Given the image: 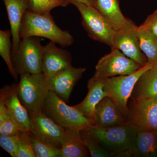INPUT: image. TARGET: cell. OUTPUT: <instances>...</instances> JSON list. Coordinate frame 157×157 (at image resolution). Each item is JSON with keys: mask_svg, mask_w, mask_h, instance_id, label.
<instances>
[{"mask_svg": "<svg viewBox=\"0 0 157 157\" xmlns=\"http://www.w3.org/2000/svg\"><path fill=\"white\" fill-rule=\"evenodd\" d=\"M29 133L22 132L19 135L16 157H36L30 140Z\"/></svg>", "mask_w": 157, "mask_h": 157, "instance_id": "obj_27", "label": "cell"}, {"mask_svg": "<svg viewBox=\"0 0 157 157\" xmlns=\"http://www.w3.org/2000/svg\"><path fill=\"white\" fill-rule=\"evenodd\" d=\"M18 83L3 86L0 90V101L6 105L22 132L32 133L30 117L19 101Z\"/></svg>", "mask_w": 157, "mask_h": 157, "instance_id": "obj_12", "label": "cell"}, {"mask_svg": "<svg viewBox=\"0 0 157 157\" xmlns=\"http://www.w3.org/2000/svg\"><path fill=\"white\" fill-rule=\"evenodd\" d=\"M82 143L92 157H111L110 154L103 147L96 137L86 129L80 131Z\"/></svg>", "mask_w": 157, "mask_h": 157, "instance_id": "obj_26", "label": "cell"}, {"mask_svg": "<svg viewBox=\"0 0 157 157\" xmlns=\"http://www.w3.org/2000/svg\"><path fill=\"white\" fill-rule=\"evenodd\" d=\"M71 4L81 14L82 24L89 36L112 47L115 30L100 11L95 7L79 2H73Z\"/></svg>", "mask_w": 157, "mask_h": 157, "instance_id": "obj_6", "label": "cell"}, {"mask_svg": "<svg viewBox=\"0 0 157 157\" xmlns=\"http://www.w3.org/2000/svg\"><path fill=\"white\" fill-rule=\"evenodd\" d=\"M32 124V133H36L49 139L61 148L65 131L43 112L29 115Z\"/></svg>", "mask_w": 157, "mask_h": 157, "instance_id": "obj_15", "label": "cell"}, {"mask_svg": "<svg viewBox=\"0 0 157 157\" xmlns=\"http://www.w3.org/2000/svg\"><path fill=\"white\" fill-rule=\"evenodd\" d=\"M87 88L88 92L83 101L74 107L93 121L97 105L107 94L104 90L103 78L93 76L88 82Z\"/></svg>", "mask_w": 157, "mask_h": 157, "instance_id": "obj_16", "label": "cell"}, {"mask_svg": "<svg viewBox=\"0 0 157 157\" xmlns=\"http://www.w3.org/2000/svg\"><path fill=\"white\" fill-rule=\"evenodd\" d=\"M9 18L12 43L11 56L17 50L20 42V27L24 15L28 8V0H3Z\"/></svg>", "mask_w": 157, "mask_h": 157, "instance_id": "obj_17", "label": "cell"}, {"mask_svg": "<svg viewBox=\"0 0 157 157\" xmlns=\"http://www.w3.org/2000/svg\"><path fill=\"white\" fill-rule=\"evenodd\" d=\"M30 140L37 157H61V149L51 140L36 133H31Z\"/></svg>", "mask_w": 157, "mask_h": 157, "instance_id": "obj_22", "label": "cell"}, {"mask_svg": "<svg viewBox=\"0 0 157 157\" xmlns=\"http://www.w3.org/2000/svg\"><path fill=\"white\" fill-rule=\"evenodd\" d=\"M93 122V126L104 128L128 124L126 117L108 96L103 98L97 105Z\"/></svg>", "mask_w": 157, "mask_h": 157, "instance_id": "obj_14", "label": "cell"}, {"mask_svg": "<svg viewBox=\"0 0 157 157\" xmlns=\"http://www.w3.org/2000/svg\"><path fill=\"white\" fill-rule=\"evenodd\" d=\"M16 52L11 55L13 67L18 75L42 73L44 46L39 37L21 39Z\"/></svg>", "mask_w": 157, "mask_h": 157, "instance_id": "obj_5", "label": "cell"}, {"mask_svg": "<svg viewBox=\"0 0 157 157\" xmlns=\"http://www.w3.org/2000/svg\"><path fill=\"white\" fill-rule=\"evenodd\" d=\"M111 48V52L101 58L96 65L94 77L106 78L130 75L143 67L117 48Z\"/></svg>", "mask_w": 157, "mask_h": 157, "instance_id": "obj_8", "label": "cell"}, {"mask_svg": "<svg viewBox=\"0 0 157 157\" xmlns=\"http://www.w3.org/2000/svg\"><path fill=\"white\" fill-rule=\"evenodd\" d=\"M140 48L148 59L153 64L157 62V38L151 31L143 25L137 27Z\"/></svg>", "mask_w": 157, "mask_h": 157, "instance_id": "obj_23", "label": "cell"}, {"mask_svg": "<svg viewBox=\"0 0 157 157\" xmlns=\"http://www.w3.org/2000/svg\"><path fill=\"white\" fill-rule=\"evenodd\" d=\"M80 131L65 128L61 146V157L88 156V150L82 140Z\"/></svg>", "mask_w": 157, "mask_h": 157, "instance_id": "obj_19", "label": "cell"}, {"mask_svg": "<svg viewBox=\"0 0 157 157\" xmlns=\"http://www.w3.org/2000/svg\"><path fill=\"white\" fill-rule=\"evenodd\" d=\"M157 97V62L140 76L135 83L131 99L148 100Z\"/></svg>", "mask_w": 157, "mask_h": 157, "instance_id": "obj_18", "label": "cell"}, {"mask_svg": "<svg viewBox=\"0 0 157 157\" xmlns=\"http://www.w3.org/2000/svg\"><path fill=\"white\" fill-rule=\"evenodd\" d=\"M42 112L65 128L81 131L93 125L92 121L73 106H69L55 93L49 91Z\"/></svg>", "mask_w": 157, "mask_h": 157, "instance_id": "obj_3", "label": "cell"}, {"mask_svg": "<svg viewBox=\"0 0 157 157\" xmlns=\"http://www.w3.org/2000/svg\"><path fill=\"white\" fill-rule=\"evenodd\" d=\"M49 91L46 78L42 73L20 75L17 95L29 115L42 112Z\"/></svg>", "mask_w": 157, "mask_h": 157, "instance_id": "obj_2", "label": "cell"}, {"mask_svg": "<svg viewBox=\"0 0 157 157\" xmlns=\"http://www.w3.org/2000/svg\"><path fill=\"white\" fill-rule=\"evenodd\" d=\"M70 2V4L73 2H77L83 3L87 6H92L97 8V0H64Z\"/></svg>", "mask_w": 157, "mask_h": 157, "instance_id": "obj_31", "label": "cell"}, {"mask_svg": "<svg viewBox=\"0 0 157 157\" xmlns=\"http://www.w3.org/2000/svg\"><path fill=\"white\" fill-rule=\"evenodd\" d=\"M70 4L64 0H28L27 10L37 14H47L54 8L65 7Z\"/></svg>", "mask_w": 157, "mask_h": 157, "instance_id": "obj_25", "label": "cell"}, {"mask_svg": "<svg viewBox=\"0 0 157 157\" xmlns=\"http://www.w3.org/2000/svg\"><path fill=\"white\" fill-rule=\"evenodd\" d=\"M19 126L12 116L0 123L1 135L13 136L19 135L22 132Z\"/></svg>", "mask_w": 157, "mask_h": 157, "instance_id": "obj_28", "label": "cell"}, {"mask_svg": "<svg viewBox=\"0 0 157 157\" xmlns=\"http://www.w3.org/2000/svg\"><path fill=\"white\" fill-rule=\"evenodd\" d=\"M19 36L21 39L30 36L43 37L63 48L72 45L74 38L67 31L56 25L51 13L41 14L27 10L23 17Z\"/></svg>", "mask_w": 157, "mask_h": 157, "instance_id": "obj_1", "label": "cell"}, {"mask_svg": "<svg viewBox=\"0 0 157 157\" xmlns=\"http://www.w3.org/2000/svg\"><path fill=\"white\" fill-rule=\"evenodd\" d=\"M142 25L151 31L157 38V9L148 15Z\"/></svg>", "mask_w": 157, "mask_h": 157, "instance_id": "obj_30", "label": "cell"}, {"mask_svg": "<svg viewBox=\"0 0 157 157\" xmlns=\"http://www.w3.org/2000/svg\"><path fill=\"white\" fill-rule=\"evenodd\" d=\"M137 27L132 21L115 31L111 48H117L128 58L144 67L148 63V59L140 48Z\"/></svg>", "mask_w": 157, "mask_h": 157, "instance_id": "obj_10", "label": "cell"}, {"mask_svg": "<svg viewBox=\"0 0 157 157\" xmlns=\"http://www.w3.org/2000/svg\"><path fill=\"white\" fill-rule=\"evenodd\" d=\"M11 29L0 31V55L8 67L9 72L16 81L18 80V74L13 67L11 59Z\"/></svg>", "mask_w": 157, "mask_h": 157, "instance_id": "obj_24", "label": "cell"}, {"mask_svg": "<svg viewBox=\"0 0 157 157\" xmlns=\"http://www.w3.org/2000/svg\"><path fill=\"white\" fill-rule=\"evenodd\" d=\"M86 70L85 68L72 66L51 76H45L49 90L65 102H68L73 88Z\"/></svg>", "mask_w": 157, "mask_h": 157, "instance_id": "obj_11", "label": "cell"}, {"mask_svg": "<svg viewBox=\"0 0 157 157\" xmlns=\"http://www.w3.org/2000/svg\"><path fill=\"white\" fill-rule=\"evenodd\" d=\"M151 65L148 63L131 75L103 78L104 89L107 96L112 99L126 118L128 113V101L135 83L141 74Z\"/></svg>", "mask_w": 157, "mask_h": 157, "instance_id": "obj_7", "label": "cell"}, {"mask_svg": "<svg viewBox=\"0 0 157 157\" xmlns=\"http://www.w3.org/2000/svg\"><path fill=\"white\" fill-rule=\"evenodd\" d=\"M98 139L101 146L111 155L131 149L135 144L137 132L128 124L109 128L91 126L86 129Z\"/></svg>", "mask_w": 157, "mask_h": 157, "instance_id": "obj_4", "label": "cell"}, {"mask_svg": "<svg viewBox=\"0 0 157 157\" xmlns=\"http://www.w3.org/2000/svg\"><path fill=\"white\" fill-rule=\"evenodd\" d=\"M56 44L50 41L44 46L42 73L45 76H51L73 66L71 53L58 47Z\"/></svg>", "mask_w": 157, "mask_h": 157, "instance_id": "obj_13", "label": "cell"}, {"mask_svg": "<svg viewBox=\"0 0 157 157\" xmlns=\"http://www.w3.org/2000/svg\"><path fill=\"white\" fill-rule=\"evenodd\" d=\"M130 150L132 157H157V130L137 132Z\"/></svg>", "mask_w": 157, "mask_h": 157, "instance_id": "obj_20", "label": "cell"}, {"mask_svg": "<svg viewBox=\"0 0 157 157\" xmlns=\"http://www.w3.org/2000/svg\"><path fill=\"white\" fill-rule=\"evenodd\" d=\"M131 99L128 105V123L137 132L157 130V97L140 101Z\"/></svg>", "mask_w": 157, "mask_h": 157, "instance_id": "obj_9", "label": "cell"}, {"mask_svg": "<svg viewBox=\"0 0 157 157\" xmlns=\"http://www.w3.org/2000/svg\"><path fill=\"white\" fill-rule=\"evenodd\" d=\"M97 9L115 31L128 25L132 21L126 18L120 7L119 0H97Z\"/></svg>", "mask_w": 157, "mask_h": 157, "instance_id": "obj_21", "label": "cell"}, {"mask_svg": "<svg viewBox=\"0 0 157 157\" xmlns=\"http://www.w3.org/2000/svg\"><path fill=\"white\" fill-rule=\"evenodd\" d=\"M19 135H0V146L11 157H16L17 144Z\"/></svg>", "mask_w": 157, "mask_h": 157, "instance_id": "obj_29", "label": "cell"}]
</instances>
